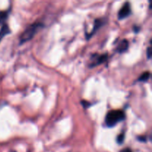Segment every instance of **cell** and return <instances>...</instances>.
Returning <instances> with one entry per match:
<instances>
[{
  "instance_id": "obj_1",
  "label": "cell",
  "mask_w": 152,
  "mask_h": 152,
  "mask_svg": "<svg viewBox=\"0 0 152 152\" xmlns=\"http://www.w3.org/2000/svg\"><path fill=\"white\" fill-rule=\"evenodd\" d=\"M126 114L122 110H112L107 113L105 118V126L108 128L114 127L126 119Z\"/></svg>"
},
{
  "instance_id": "obj_2",
  "label": "cell",
  "mask_w": 152,
  "mask_h": 152,
  "mask_svg": "<svg viewBox=\"0 0 152 152\" xmlns=\"http://www.w3.org/2000/svg\"><path fill=\"white\" fill-rule=\"evenodd\" d=\"M42 28L43 24L40 23V22H35V23L30 25L20 35V37H19L20 44H23V43L31 40L35 36V34Z\"/></svg>"
},
{
  "instance_id": "obj_3",
  "label": "cell",
  "mask_w": 152,
  "mask_h": 152,
  "mask_svg": "<svg viewBox=\"0 0 152 152\" xmlns=\"http://www.w3.org/2000/svg\"><path fill=\"white\" fill-rule=\"evenodd\" d=\"M108 57V55L107 53L104 54H98V53H94L91 55L90 59V62L88 63L89 68H94V67L98 66L101 64L104 63L107 61Z\"/></svg>"
},
{
  "instance_id": "obj_4",
  "label": "cell",
  "mask_w": 152,
  "mask_h": 152,
  "mask_svg": "<svg viewBox=\"0 0 152 152\" xmlns=\"http://www.w3.org/2000/svg\"><path fill=\"white\" fill-rule=\"evenodd\" d=\"M106 22V18H99V19H96V20L94 21V28L93 29H92L91 32L86 34V39H89L91 37H93L94 34H96V32L99 29V28H102L104 25H105Z\"/></svg>"
},
{
  "instance_id": "obj_5",
  "label": "cell",
  "mask_w": 152,
  "mask_h": 152,
  "mask_svg": "<svg viewBox=\"0 0 152 152\" xmlns=\"http://www.w3.org/2000/svg\"><path fill=\"white\" fill-rule=\"evenodd\" d=\"M132 13V8H131V4L129 2H126L121 7L118 13V19L120 20L126 19L129 16H130Z\"/></svg>"
},
{
  "instance_id": "obj_6",
  "label": "cell",
  "mask_w": 152,
  "mask_h": 152,
  "mask_svg": "<svg viewBox=\"0 0 152 152\" xmlns=\"http://www.w3.org/2000/svg\"><path fill=\"white\" fill-rule=\"evenodd\" d=\"M129 45V41H128L127 39H123L119 42L118 45H117L116 50H117V52H118V53H124V52H126V50H128Z\"/></svg>"
},
{
  "instance_id": "obj_7",
  "label": "cell",
  "mask_w": 152,
  "mask_h": 152,
  "mask_svg": "<svg viewBox=\"0 0 152 152\" xmlns=\"http://www.w3.org/2000/svg\"><path fill=\"white\" fill-rule=\"evenodd\" d=\"M10 30L9 28V26L7 25V24H4L1 26V29H0V42L1 41L3 38L5 37L7 34H10Z\"/></svg>"
},
{
  "instance_id": "obj_8",
  "label": "cell",
  "mask_w": 152,
  "mask_h": 152,
  "mask_svg": "<svg viewBox=\"0 0 152 152\" xmlns=\"http://www.w3.org/2000/svg\"><path fill=\"white\" fill-rule=\"evenodd\" d=\"M9 13H10V10H1V11H0V24H2V25L5 24L4 22L7 19Z\"/></svg>"
},
{
  "instance_id": "obj_9",
  "label": "cell",
  "mask_w": 152,
  "mask_h": 152,
  "mask_svg": "<svg viewBox=\"0 0 152 152\" xmlns=\"http://www.w3.org/2000/svg\"><path fill=\"white\" fill-rule=\"evenodd\" d=\"M150 77H151V73L149 71H145L143 74H142V75L139 77L138 79V81L142 82V83H145V82L148 81L150 79Z\"/></svg>"
},
{
  "instance_id": "obj_10",
  "label": "cell",
  "mask_w": 152,
  "mask_h": 152,
  "mask_svg": "<svg viewBox=\"0 0 152 152\" xmlns=\"http://www.w3.org/2000/svg\"><path fill=\"white\" fill-rule=\"evenodd\" d=\"M124 140H125V133L124 132H122V133L120 134H119L118 137H117V142H118V144L121 145V144L123 143Z\"/></svg>"
},
{
  "instance_id": "obj_11",
  "label": "cell",
  "mask_w": 152,
  "mask_h": 152,
  "mask_svg": "<svg viewBox=\"0 0 152 152\" xmlns=\"http://www.w3.org/2000/svg\"><path fill=\"white\" fill-rule=\"evenodd\" d=\"M82 105H83V106H84V108H89V106H90L91 105V103H90V102H88V101H85V100H83V101H82Z\"/></svg>"
},
{
  "instance_id": "obj_12",
  "label": "cell",
  "mask_w": 152,
  "mask_h": 152,
  "mask_svg": "<svg viewBox=\"0 0 152 152\" xmlns=\"http://www.w3.org/2000/svg\"><path fill=\"white\" fill-rule=\"evenodd\" d=\"M146 53H147V56H148V59H151V48L148 47V49L146 50Z\"/></svg>"
},
{
  "instance_id": "obj_13",
  "label": "cell",
  "mask_w": 152,
  "mask_h": 152,
  "mask_svg": "<svg viewBox=\"0 0 152 152\" xmlns=\"http://www.w3.org/2000/svg\"><path fill=\"white\" fill-rule=\"evenodd\" d=\"M137 139H138V140L141 141V142H146L147 141L145 137H138Z\"/></svg>"
},
{
  "instance_id": "obj_14",
  "label": "cell",
  "mask_w": 152,
  "mask_h": 152,
  "mask_svg": "<svg viewBox=\"0 0 152 152\" xmlns=\"http://www.w3.org/2000/svg\"><path fill=\"white\" fill-rule=\"evenodd\" d=\"M120 152H132V151L130 149V148H125V149L122 150V151H120Z\"/></svg>"
},
{
  "instance_id": "obj_15",
  "label": "cell",
  "mask_w": 152,
  "mask_h": 152,
  "mask_svg": "<svg viewBox=\"0 0 152 152\" xmlns=\"http://www.w3.org/2000/svg\"><path fill=\"white\" fill-rule=\"evenodd\" d=\"M139 30H140V27H138V26L134 27V31L136 33H137L138 31H139Z\"/></svg>"
}]
</instances>
